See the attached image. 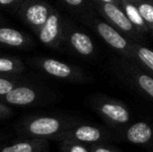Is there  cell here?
Segmentation results:
<instances>
[{
  "mask_svg": "<svg viewBox=\"0 0 153 152\" xmlns=\"http://www.w3.org/2000/svg\"><path fill=\"white\" fill-rule=\"evenodd\" d=\"M120 3H121L123 12L126 15L127 19L130 21L132 26L139 33H147L148 26L146 25L145 21L142 18L134 1L133 0H121Z\"/></svg>",
  "mask_w": 153,
  "mask_h": 152,
  "instance_id": "52a82bcc",
  "label": "cell"
},
{
  "mask_svg": "<svg viewBox=\"0 0 153 152\" xmlns=\"http://www.w3.org/2000/svg\"><path fill=\"white\" fill-rule=\"evenodd\" d=\"M13 89H14V85L12 81L0 78V95H6Z\"/></svg>",
  "mask_w": 153,
  "mask_h": 152,
  "instance_id": "ac0fdd59",
  "label": "cell"
},
{
  "mask_svg": "<svg viewBox=\"0 0 153 152\" xmlns=\"http://www.w3.org/2000/svg\"><path fill=\"white\" fill-rule=\"evenodd\" d=\"M152 31H153V29H152Z\"/></svg>",
  "mask_w": 153,
  "mask_h": 152,
  "instance_id": "484cf974",
  "label": "cell"
},
{
  "mask_svg": "<svg viewBox=\"0 0 153 152\" xmlns=\"http://www.w3.org/2000/svg\"><path fill=\"white\" fill-rule=\"evenodd\" d=\"M70 44L76 52L83 56H89L94 53L95 47L92 39L80 31H74L71 33Z\"/></svg>",
  "mask_w": 153,
  "mask_h": 152,
  "instance_id": "30bf717a",
  "label": "cell"
},
{
  "mask_svg": "<svg viewBox=\"0 0 153 152\" xmlns=\"http://www.w3.org/2000/svg\"><path fill=\"white\" fill-rule=\"evenodd\" d=\"M127 56L135 59L145 69L153 73V50L139 44H130Z\"/></svg>",
  "mask_w": 153,
  "mask_h": 152,
  "instance_id": "ba28073f",
  "label": "cell"
},
{
  "mask_svg": "<svg viewBox=\"0 0 153 152\" xmlns=\"http://www.w3.org/2000/svg\"><path fill=\"white\" fill-rule=\"evenodd\" d=\"M14 63L8 59L0 57V72H10L14 70Z\"/></svg>",
  "mask_w": 153,
  "mask_h": 152,
  "instance_id": "d6986e66",
  "label": "cell"
},
{
  "mask_svg": "<svg viewBox=\"0 0 153 152\" xmlns=\"http://www.w3.org/2000/svg\"><path fill=\"white\" fill-rule=\"evenodd\" d=\"M0 43L13 47H18L24 43V37L18 30L3 27L0 28Z\"/></svg>",
  "mask_w": 153,
  "mask_h": 152,
  "instance_id": "9a60e30c",
  "label": "cell"
},
{
  "mask_svg": "<svg viewBox=\"0 0 153 152\" xmlns=\"http://www.w3.org/2000/svg\"><path fill=\"white\" fill-rule=\"evenodd\" d=\"M44 70L50 75L59 78H68L72 75V68L66 64L53 59H48L43 63Z\"/></svg>",
  "mask_w": 153,
  "mask_h": 152,
  "instance_id": "4fadbf2b",
  "label": "cell"
},
{
  "mask_svg": "<svg viewBox=\"0 0 153 152\" xmlns=\"http://www.w3.org/2000/svg\"><path fill=\"white\" fill-rule=\"evenodd\" d=\"M92 152H117V151H115L114 149L108 148V147L98 146V147H95V148L93 149Z\"/></svg>",
  "mask_w": 153,
  "mask_h": 152,
  "instance_id": "44dd1931",
  "label": "cell"
},
{
  "mask_svg": "<svg viewBox=\"0 0 153 152\" xmlns=\"http://www.w3.org/2000/svg\"><path fill=\"white\" fill-rule=\"evenodd\" d=\"M49 16L48 8L40 3L32 4L26 10V19L34 26H42Z\"/></svg>",
  "mask_w": 153,
  "mask_h": 152,
  "instance_id": "5bb4252c",
  "label": "cell"
},
{
  "mask_svg": "<svg viewBox=\"0 0 153 152\" xmlns=\"http://www.w3.org/2000/svg\"><path fill=\"white\" fill-rule=\"evenodd\" d=\"M15 0H0V4H3V5H6V4L13 3Z\"/></svg>",
  "mask_w": 153,
  "mask_h": 152,
  "instance_id": "603a6c76",
  "label": "cell"
},
{
  "mask_svg": "<svg viewBox=\"0 0 153 152\" xmlns=\"http://www.w3.org/2000/svg\"><path fill=\"white\" fill-rule=\"evenodd\" d=\"M101 10L111 24L115 25L118 29H120L126 35L133 37V36H137V33H139V31L132 26L123 10L117 3H102Z\"/></svg>",
  "mask_w": 153,
  "mask_h": 152,
  "instance_id": "3957f363",
  "label": "cell"
},
{
  "mask_svg": "<svg viewBox=\"0 0 153 152\" xmlns=\"http://www.w3.org/2000/svg\"><path fill=\"white\" fill-rule=\"evenodd\" d=\"M73 138L78 142L96 143L103 138V132L99 128L91 125H82L77 127L72 133Z\"/></svg>",
  "mask_w": 153,
  "mask_h": 152,
  "instance_id": "7c38bea8",
  "label": "cell"
},
{
  "mask_svg": "<svg viewBox=\"0 0 153 152\" xmlns=\"http://www.w3.org/2000/svg\"><path fill=\"white\" fill-rule=\"evenodd\" d=\"M120 70H123L122 74L126 75L128 79H130L131 82L140 89L142 92L148 95L153 99V77L144 73L140 69L129 65H120Z\"/></svg>",
  "mask_w": 153,
  "mask_h": 152,
  "instance_id": "277c9868",
  "label": "cell"
},
{
  "mask_svg": "<svg viewBox=\"0 0 153 152\" xmlns=\"http://www.w3.org/2000/svg\"><path fill=\"white\" fill-rule=\"evenodd\" d=\"M69 152H90L85 147L81 146L79 144H74L69 148Z\"/></svg>",
  "mask_w": 153,
  "mask_h": 152,
  "instance_id": "ffe728a7",
  "label": "cell"
},
{
  "mask_svg": "<svg viewBox=\"0 0 153 152\" xmlns=\"http://www.w3.org/2000/svg\"><path fill=\"white\" fill-rule=\"evenodd\" d=\"M1 152H33V147L29 143L21 142L5 147L2 149Z\"/></svg>",
  "mask_w": 153,
  "mask_h": 152,
  "instance_id": "e0dca14e",
  "label": "cell"
},
{
  "mask_svg": "<svg viewBox=\"0 0 153 152\" xmlns=\"http://www.w3.org/2000/svg\"><path fill=\"white\" fill-rule=\"evenodd\" d=\"M148 28L153 29V2L148 0H133Z\"/></svg>",
  "mask_w": 153,
  "mask_h": 152,
  "instance_id": "2e32d148",
  "label": "cell"
},
{
  "mask_svg": "<svg viewBox=\"0 0 153 152\" xmlns=\"http://www.w3.org/2000/svg\"><path fill=\"white\" fill-rule=\"evenodd\" d=\"M98 110L106 120L116 125H125L130 121V113L121 102L103 100L98 103Z\"/></svg>",
  "mask_w": 153,
  "mask_h": 152,
  "instance_id": "7a4b0ae2",
  "label": "cell"
},
{
  "mask_svg": "<svg viewBox=\"0 0 153 152\" xmlns=\"http://www.w3.org/2000/svg\"><path fill=\"white\" fill-rule=\"evenodd\" d=\"M0 108H1V106H0Z\"/></svg>",
  "mask_w": 153,
  "mask_h": 152,
  "instance_id": "d4e9b609",
  "label": "cell"
},
{
  "mask_svg": "<svg viewBox=\"0 0 153 152\" xmlns=\"http://www.w3.org/2000/svg\"><path fill=\"white\" fill-rule=\"evenodd\" d=\"M59 17L55 14L48 16L46 22L42 25V28L40 30V38L41 42L44 44H50L54 42V40L59 37Z\"/></svg>",
  "mask_w": 153,
  "mask_h": 152,
  "instance_id": "8fae6325",
  "label": "cell"
},
{
  "mask_svg": "<svg viewBox=\"0 0 153 152\" xmlns=\"http://www.w3.org/2000/svg\"><path fill=\"white\" fill-rule=\"evenodd\" d=\"M102 3H117L118 4V1L117 0H100Z\"/></svg>",
  "mask_w": 153,
  "mask_h": 152,
  "instance_id": "cb8c5ba5",
  "label": "cell"
},
{
  "mask_svg": "<svg viewBox=\"0 0 153 152\" xmlns=\"http://www.w3.org/2000/svg\"><path fill=\"white\" fill-rule=\"evenodd\" d=\"M66 3H68L69 5L72 6H79L83 3V0H65Z\"/></svg>",
  "mask_w": 153,
  "mask_h": 152,
  "instance_id": "7402d4cb",
  "label": "cell"
},
{
  "mask_svg": "<svg viewBox=\"0 0 153 152\" xmlns=\"http://www.w3.org/2000/svg\"><path fill=\"white\" fill-rule=\"evenodd\" d=\"M96 30L107 45L127 56L130 44L127 41V39L119 30L116 29V27L111 26L108 23L98 21L96 22Z\"/></svg>",
  "mask_w": 153,
  "mask_h": 152,
  "instance_id": "6da1fadb",
  "label": "cell"
},
{
  "mask_svg": "<svg viewBox=\"0 0 153 152\" xmlns=\"http://www.w3.org/2000/svg\"><path fill=\"white\" fill-rule=\"evenodd\" d=\"M61 128V122L52 117H43L36 119L29 125V131L36 136L54 134Z\"/></svg>",
  "mask_w": 153,
  "mask_h": 152,
  "instance_id": "8992f818",
  "label": "cell"
},
{
  "mask_svg": "<svg viewBox=\"0 0 153 152\" xmlns=\"http://www.w3.org/2000/svg\"><path fill=\"white\" fill-rule=\"evenodd\" d=\"M36 98V92L27 87H14L5 95L6 101L14 105H27L32 103Z\"/></svg>",
  "mask_w": 153,
  "mask_h": 152,
  "instance_id": "9c48e42d",
  "label": "cell"
},
{
  "mask_svg": "<svg viewBox=\"0 0 153 152\" xmlns=\"http://www.w3.org/2000/svg\"><path fill=\"white\" fill-rule=\"evenodd\" d=\"M125 138L131 144L147 145L153 139V129L146 122H137L127 128Z\"/></svg>",
  "mask_w": 153,
  "mask_h": 152,
  "instance_id": "5b68a950",
  "label": "cell"
}]
</instances>
